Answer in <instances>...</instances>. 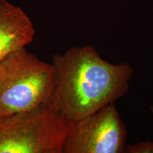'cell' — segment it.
Here are the masks:
<instances>
[{
  "label": "cell",
  "mask_w": 153,
  "mask_h": 153,
  "mask_svg": "<svg viewBox=\"0 0 153 153\" xmlns=\"http://www.w3.org/2000/svg\"><path fill=\"white\" fill-rule=\"evenodd\" d=\"M52 65L56 82L50 105L71 123L122 98L134 73L131 64L108 62L89 45L55 54Z\"/></svg>",
  "instance_id": "6da1fadb"
},
{
  "label": "cell",
  "mask_w": 153,
  "mask_h": 153,
  "mask_svg": "<svg viewBox=\"0 0 153 153\" xmlns=\"http://www.w3.org/2000/svg\"><path fill=\"white\" fill-rule=\"evenodd\" d=\"M52 63L26 48L0 60V119L51 104L55 87Z\"/></svg>",
  "instance_id": "7a4b0ae2"
},
{
  "label": "cell",
  "mask_w": 153,
  "mask_h": 153,
  "mask_svg": "<svg viewBox=\"0 0 153 153\" xmlns=\"http://www.w3.org/2000/svg\"><path fill=\"white\" fill-rule=\"evenodd\" d=\"M72 123L50 104L0 119V153H63Z\"/></svg>",
  "instance_id": "3957f363"
},
{
  "label": "cell",
  "mask_w": 153,
  "mask_h": 153,
  "mask_svg": "<svg viewBox=\"0 0 153 153\" xmlns=\"http://www.w3.org/2000/svg\"><path fill=\"white\" fill-rule=\"evenodd\" d=\"M127 128L115 103L72 123L63 153H123Z\"/></svg>",
  "instance_id": "277c9868"
},
{
  "label": "cell",
  "mask_w": 153,
  "mask_h": 153,
  "mask_svg": "<svg viewBox=\"0 0 153 153\" xmlns=\"http://www.w3.org/2000/svg\"><path fill=\"white\" fill-rule=\"evenodd\" d=\"M33 24L22 9L0 0V60L33 41Z\"/></svg>",
  "instance_id": "5b68a950"
},
{
  "label": "cell",
  "mask_w": 153,
  "mask_h": 153,
  "mask_svg": "<svg viewBox=\"0 0 153 153\" xmlns=\"http://www.w3.org/2000/svg\"><path fill=\"white\" fill-rule=\"evenodd\" d=\"M124 152L126 153H153V142L144 141L126 145Z\"/></svg>",
  "instance_id": "8992f818"
},
{
  "label": "cell",
  "mask_w": 153,
  "mask_h": 153,
  "mask_svg": "<svg viewBox=\"0 0 153 153\" xmlns=\"http://www.w3.org/2000/svg\"><path fill=\"white\" fill-rule=\"evenodd\" d=\"M150 111H151V112H152V114H153V106H150Z\"/></svg>",
  "instance_id": "52a82bcc"
}]
</instances>
